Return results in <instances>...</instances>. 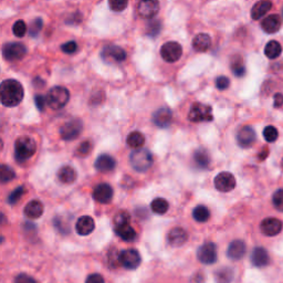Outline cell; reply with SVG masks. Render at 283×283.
<instances>
[{
  "instance_id": "1",
  "label": "cell",
  "mask_w": 283,
  "mask_h": 283,
  "mask_svg": "<svg viewBox=\"0 0 283 283\" xmlns=\"http://www.w3.org/2000/svg\"><path fill=\"white\" fill-rule=\"evenodd\" d=\"M24 91L20 82L14 79H8L2 81L0 86V100L3 107L15 108L23 100Z\"/></svg>"
},
{
  "instance_id": "2",
  "label": "cell",
  "mask_w": 283,
  "mask_h": 283,
  "mask_svg": "<svg viewBox=\"0 0 283 283\" xmlns=\"http://www.w3.org/2000/svg\"><path fill=\"white\" fill-rule=\"evenodd\" d=\"M36 141L29 136H21L15 143V158L20 164L30 159L36 154Z\"/></svg>"
},
{
  "instance_id": "3",
  "label": "cell",
  "mask_w": 283,
  "mask_h": 283,
  "mask_svg": "<svg viewBox=\"0 0 283 283\" xmlns=\"http://www.w3.org/2000/svg\"><path fill=\"white\" fill-rule=\"evenodd\" d=\"M130 164L134 171L138 173H145L153 165V155L146 149H137L130 155Z\"/></svg>"
},
{
  "instance_id": "4",
  "label": "cell",
  "mask_w": 283,
  "mask_h": 283,
  "mask_svg": "<svg viewBox=\"0 0 283 283\" xmlns=\"http://www.w3.org/2000/svg\"><path fill=\"white\" fill-rule=\"evenodd\" d=\"M46 104L52 109H63L69 102L70 92L63 87H54L46 94Z\"/></svg>"
},
{
  "instance_id": "5",
  "label": "cell",
  "mask_w": 283,
  "mask_h": 283,
  "mask_svg": "<svg viewBox=\"0 0 283 283\" xmlns=\"http://www.w3.org/2000/svg\"><path fill=\"white\" fill-rule=\"evenodd\" d=\"M188 120L193 123L200 122H211L214 120L213 108L204 103H194L188 113Z\"/></svg>"
},
{
  "instance_id": "6",
  "label": "cell",
  "mask_w": 283,
  "mask_h": 283,
  "mask_svg": "<svg viewBox=\"0 0 283 283\" xmlns=\"http://www.w3.org/2000/svg\"><path fill=\"white\" fill-rule=\"evenodd\" d=\"M83 131V123L80 119L67 121L60 129V136L63 141H73L81 135Z\"/></svg>"
},
{
  "instance_id": "7",
  "label": "cell",
  "mask_w": 283,
  "mask_h": 283,
  "mask_svg": "<svg viewBox=\"0 0 283 283\" xmlns=\"http://www.w3.org/2000/svg\"><path fill=\"white\" fill-rule=\"evenodd\" d=\"M27 54V48L20 42H10L2 46V56L7 61H19Z\"/></svg>"
},
{
  "instance_id": "8",
  "label": "cell",
  "mask_w": 283,
  "mask_h": 283,
  "mask_svg": "<svg viewBox=\"0 0 283 283\" xmlns=\"http://www.w3.org/2000/svg\"><path fill=\"white\" fill-rule=\"evenodd\" d=\"M119 262L128 270L137 269L142 263V257L136 249H126L119 255Z\"/></svg>"
},
{
  "instance_id": "9",
  "label": "cell",
  "mask_w": 283,
  "mask_h": 283,
  "mask_svg": "<svg viewBox=\"0 0 283 283\" xmlns=\"http://www.w3.org/2000/svg\"><path fill=\"white\" fill-rule=\"evenodd\" d=\"M183 54V48L176 41H170L163 44L160 48V56L166 62H176L178 61Z\"/></svg>"
},
{
  "instance_id": "10",
  "label": "cell",
  "mask_w": 283,
  "mask_h": 283,
  "mask_svg": "<svg viewBox=\"0 0 283 283\" xmlns=\"http://www.w3.org/2000/svg\"><path fill=\"white\" fill-rule=\"evenodd\" d=\"M214 185L215 188L217 189L218 192L221 193H229L231 191H234L236 185V178L235 176L229 172H221L215 177L214 179Z\"/></svg>"
},
{
  "instance_id": "11",
  "label": "cell",
  "mask_w": 283,
  "mask_h": 283,
  "mask_svg": "<svg viewBox=\"0 0 283 283\" xmlns=\"http://www.w3.org/2000/svg\"><path fill=\"white\" fill-rule=\"evenodd\" d=\"M197 258L201 263L214 264L217 261V246L214 242H206L199 247L197 251Z\"/></svg>"
},
{
  "instance_id": "12",
  "label": "cell",
  "mask_w": 283,
  "mask_h": 283,
  "mask_svg": "<svg viewBox=\"0 0 283 283\" xmlns=\"http://www.w3.org/2000/svg\"><path fill=\"white\" fill-rule=\"evenodd\" d=\"M283 223L278 218L269 217L263 219L260 223V230L267 237H274L282 231Z\"/></svg>"
},
{
  "instance_id": "13",
  "label": "cell",
  "mask_w": 283,
  "mask_h": 283,
  "mask_svg": "<svg viewBox=\"0 0 283 283\" xmlns=\"http://www.w3.org/2000/svg\"><path fill=\"white\" fill-rule=\"evenodd\" d=\"M137 10L139 16L143 18L152 19L158 14L159 1L158 0H139Z\"/></svg>"
},
{
  "instance_id": "14",
  "label": "cell",
  "mask_w": 283,
  "mask_h": 283,
  "mask_svg": "<svg viewBox=\"0 0 283 283\" xmlns=\"http://www.w3.org/2000/svg\"><path fill=\"white\" fill-rule=\"evenodd\" d=\"M257 134L251 126H243L237 133V143L242 149H249L256 143Z\"/></svg>"
},
{
  "instance_id": "15",
  "label": "cell",
  "mask_w": 283,
  "mask_h": 283,
  "mask_svg": "<svg viewBox=\"0 0 283 283\" xmlns=\"http://www.w3.org/2000/svg\"><path fill=\"white\" fill-rule=\"evenodd\" d=\"M114 195V191L111 185L109 184H100L96 186L93 191V198L95 201L100 202V204H109L111 202Z\"/></svg>"
},
{
  "instance_id": "16",
  "label": "cell",
  "mask_w": 283,
  "mask_h": 283,
  "mask_svg": "<svg viewBox=\"0 0 283 283\" xmlns=\"http://www.w3.org/2000/svg\"><path fill=\"white\" fill-rule=\"evenodd\" d=\"M102 57L105 61L111 60L114 62H123L126 60V52L124 49L115 44H109L102 51Z\"/></svg>"
},
{
  "instance_id": "17",
  "label": "cell",
  "mask_w": 283,
  "mask_h": 283,
  "mask_svg": "<svg viewBox=\"0 0 283 283\" xmlns=\"http://www.w3.org/2000/svg\"><path fill=\"white\" fill-rule=\"evenodd\" d=\"M173 120V113L171 109L160 108L153 114L152 121L159 129H166L171 125Z\"/></svg>"
},
{
  "instance_id": "18",
  "label": "cell",
  "mask_w": 283,
  "mask_h": 283,
  "mask_svg": "<svg viewBox=\"0 0 283 283\" xmlns=\"http://www.w3.org/2000/svg\"><path fill=\"white\" fill-rule=\"evenodd\" d=\"M247 246L242 240H234L227 249V257L234 261L241 260L246 256Z\"/></svg>"
},
{
  "instance_id": "19",
  "label": "cell",
  "mask_w": 283,
  "mask_h": 283,
  "mask_svg": "<svg viewBox=\"0 0 283 283\" xmlns=\"http://www.w3.org/2000/svg\"><path fill=\"white\" fill-rule=\"evenodd\" d=\"M167 240H168V243H170L172 247L178 248V247L184 246L186 241H187L188 235H187V232H186V230L183 229V228L175 227V228H173V229H171L170 232H168Z\"/></svg>"
},
{
  "instance_id": "20",
  "label": "cell",
  "mask_w": 283,
  "mask_h": 283,
  "mask_svg": "<svg viewBox=\"0 0 283 283\" xmlns=\"http://www.w3.org/2000/svg\"><path fill=\"white\" fill-rule=\"evenodd\" d=\"M251 263L257 268H264L270 263L268 251L262 247H257L252 250L250 256Z\"/></svg>"
},
{
  "instance_id": "21",
  "label": "cell",
  "mask_w": 283,
  "mask_h": 283,
  "mask_svg": "<svg viewBox=\"0 0 283 283\" xmlns=\"http://www.w3.org/2000/svg\"><path fill=\"white\" fill-rule=\"evenodd\" d=\"M94 167L95 170L100 173H109L115 170L116 162L111 155L102 154L96 158Z\"/></svg>"
},
{
  "instance_id": "22",
  "label": "cell",
  "mask_w": 283,
  "mask_h": 283,
  "mask_svg": "<svg viewBox=\"0 0 283 283\" xmlns=\"http://www.w3.org/2000/svg\"><path fill=\"white\" fill-rule=\"evenodd\" d=\"M95 229V221L91 216H82L78 219L75 230L80 236H88Z\"/></svg>"
},
{
  "instance_id": "23",
  "label": "cell",
  "mask_w": 283,
  "mask_h": 283,
  "mask_svg": "<svg viewBox=\"0 0 283 283\" xmlns=\"http://www.w3.org/2000/svg\"><path fill=\"white\" fill-rule=\"evenodd\" d=\"M44 207L38 199H32L28 202L23 209L24 216L29 219H39L44 215Z\"/></svg>"
},
{
  "instance_id": "24",
  "label": "cell",
  "mask_w": 283,
  "mask_h": 283,
  "mask_svg": "<svg viewBox=\"0 0 283 283\" xmlns=\"http://www.w3.org/2000/svg\"><path fill=\"white\" fill-rule=\"evenodd\" d=\"M261 28L267 33H276L281 28V18L278 15H270L261 21Z\"/></svg>"
},
{
  "instance_id": "25",
  "label": "cell",
  "mask_w": 283,
  "mask_h": 283,
  "mask_svg": "<svg viewBox=\"0 0 283 283\" xmlns=\"http://www.w3.org/2000/svg\"><path fill=\"white\" fill-rule=\"evenodd\" d=\"M78 178L77 171L74 170L72 166H69V165H65V166L61 167L58 172V179L61 181L62 184L70 185L73 184Z\"/></svg>"
},
{
  "instance_id": "26",
  "label": "cell",
  "mask_w": 283,
  "mask_h": 283,
  "mask_svg": "<svg viewBox=\"0 0 283 283\" xmlns=\"http://www.w3.org/2000/svg\"><path fill=\"white\" fill-rule=\"evenodd\" d=\"M272 8V2L270 0H260L251 9V18L253 20H259L267 15V12Z\"/></svg>"
},
{
  "instance_id": "27",
  "label": "cell",
  "mask_w": 283,
  "mask_h": 283,
  "mask_svg": "<svg viewBox=\"0 0 283 283\" xmlns=\"http://www.w3.org/2000/svg\"><path fill=\"white\" fill-rule=\"evenodd\" d=\"M194 162H195L197 167L201 168V170H207L211 162L208 151L202 149V147L197 149L195 151V153H194Z\"/></svg>"
},
{
  "instance_id": "28",
  "label": "cell",
  "mask_w": 283,
  "mask_h": 283,
  "mask_svg": "<svg viewBox=\"0 0 283 283\" xmlns=\"http://www.w3.org/2000/svg\"><path fill=\"white\" fill-rule=\"evenodd\" d=\"M211 45V38L207 33H198L193 40V48L198 52H206Z\"/></svg>"
},
{
  "instance_id": "29",
  "label": "cell",
  "mask_w": 283,
  "mask_h": 283,
  "mask_svg": "<svg viewBox=\"0 0 283 283\" xmlns=\"http://www.w3.org/2000/svg\"><path fill=\"white\" fill-rule=\"evenodd\" d=\"M115 232L122 240H124L126 242H132L136 239V231L130 225L115 227Z\"/></svg>"
},
{
  "instance_id": "30",
  "label": "cell",
  "mask_w": 283,
  "mask_h": 283,
  "mask_svg": "<svg viewBox=\"0 0 283 283\" xmlns=\"http://www.w3.org/2000/svg\"><path fill=\"white\" fill-rule=\"evenodd\" d=\"M281 53H282V45L280 44V42L271 40L268 42L267 45H265L264 54L267 56V58L271 59V60L280 57Z\"/></svg>"
},
{
  "instance_id": "31",
  "label": "cell",
  "mask_w": 283,
  "mask_h": 283,
  "mask_svg": "<svg viewBox=\"0 0 283 283\" xmlns=\"http://www.w3.org/2000/svg\"><path fill=\"white\" fill-rule=\"evenodd\" d=\"M126 143L131 149H142L145 144V136L141 132H132L126 138Z\"/></svg>"
},
{
  "instance_id": "32",
  "label": "cell",
  "mask_w": 283,
  "mask_h": 283,
  "mask_svg": "<svg viewBox=\"0 0 283 283\" xmlns=\"http://www.w3.org/2000/svg\"><path fill=\"white\" fill-rule=\"evenodd\" d=\"M234 279V270L231 268H220L215 272V280L217 283H231Z\"/></svg>"
},
{
  "instance_id": "33",
  "label": "cell",
  "mask_w": 283,
  "mask_h": 283,
  "mask_svg": "<svg viewBox=\"0 0 283 283\" xmlns=\"http://www.w3.org/2000/svg\"><path fill=\"white\" fill-rule=\"evenodd\" d=\"M170 208V204L164 198H155V199L151 202V209L156 215H165Z\"/></svg>"
},
{
  "instance_id": "34",
  "label": "cell",
  "mask_w": 283,
  "mask_h": 283,
  "mask_svg": "<svg viewBox=\"0 0 283 283\" xmlns=\"http://www.w3.org/2000/svg\"><path fill=\"white\" fill-rule=\"evenodd\" d=\"M193 218L197 222H206L210 218V211L206 206L199 205L194 208L193 210Z\"/></svg>"
},
{
  "instance_id": "35",
  "label": "cell",
  "mask_w": 283,
  "mask_h": 283,
  "mask_svg": "<svg viewBox=\"0 0 283 283\" xmlns=\"http://www.w3.org/2000/svg\"><path fill=\"white\" fill-rule=\"evenodd\" d=\"M231 71L237 78H242L246 74V66L243 65L242 59L236 56L231 60Z\"/></svg>"
},
{
  "instance_id": "36",
  "label": "cell",
  "mask_w": 283,
  "mask_h": 283,
  "mask_svg": "<svg viewBox=\"0 0 283 283\" xmlns=\"http://www.w3.org/2000/svg\"><path fill=\"white\" fill-rule=\"evenodd\" d=\"M16 178V173L12 170L10 166H8L6 164H2L0 166V180L1 183L6 184L8 181H11L12 179Z\"/></svg>"
},
{
  "instance_id": "37",
  "label": "cell",
  "mask_w": 283,
  "mask_h": 283,
  "mask_svg": "<svg viewBox=\"0 0 283 283\" xmlns=\"http://www.w3.org/2000/svg\"><path fill=\"white\" fill-rule=\"evenodd\" d=\"M24 193H26V189H24L23 186H19V187H17L15 191H12L9 194V196H8L7 198L8 204H9L10 206H15L17 202L21 199V197L24 195Z\"/></svg>"
},
{
  "instance_id": "38",
  "label": "cell",
  "mask_w": 283,
  "mask_h": 283,
  "mask_svg": "<svg viewBox=\"0 0 283 283\" xmlns=\"http://www.w3.org/2000/svg\"><path fill=\"white\" fill-rule=\"evenodd\" d=\"M263 137L268 143L276 142L279 137L278 130L272 125H269L263 130Z\"/></svg>"
},
{
  "instance_id": "39",
  "label": "cell",
  "mask_w": 283,
  "mask_h": 283,
  "mask_svg": "<svg viewBox=\"0 0 283 283\" xmlns=\"http://www.w3.org/2000/svg\"><path fill=\"white\" fill-rule=\"evenodd\" d=\"M91 151L92 143L90 141H84L79 145L77 151H75V155L79 156V157H86V156L91 153Z\"/></svg>"
},
{
  "instance_id": "40",
  "label": "cell",
  "mask_w": 283,
  "mask_h": 283,
  "mask_svg": "<svg viewBox=\"0 0 283 283\" xmlns=\"http://www.w3.org/2000/svg\"><path fill=\"white\" fill-rule=\"evenodd\" d=\"M42 27H44V21H42L41 18H37L35 20H32L28 29L29 35H30V37H37L38 33L41 31Z\"/></svg>"
},
{
  "instance_id": "41",
  "label": "cell",
  "mask_w": 283,
  "mask_h": 283,
  "mask_svg": "<svg viewBox=\"0 0 283 283\" xmlns=\"http://www.w3.org/2000/svg\"><path fill=\"white\" fill-rule=\"evenodd\" d=\"M131 220V216L128 211H121L114 218V223H115V227H121L129 225Z\"/></svg>"
},
{
  "instance_id": "42",
  "label": "cell",
  "mask_w": 283,
  "mask_h": 283,
  "mask_svg": "<svg viewBox=\"0 0 283 283\" xmlns=\"http://www.w3.org/2000/svg\"><path fill=\"white\" fill-rule=\"evenodd\" d=\"M27 24L24 23L23 20H18L16 21L14 27H12V31H14L15 36L16 37H19V38H22L24 35L27 33Z\"/></svg>"
},
{
  "instance_id": "43",
  "label": "cell",
  "mask_w": 283,
  "mask_h": 283,
  "mask_svg": "<svg viewBox=\"0 0 283 283\" xmlns=\"http://www.w3.org/2000/svg\"><path fill=\"white\" fill-rule=\"evenodd\" d=\"M129 5V0H109V6L113 11L121 12Z\"/></svg>"
},
{
  "instance_id": "44",
  "label": "cell",
  "mask_w": 283,
  "mask_h": 283,
  "mask_svg": "<svg viewBox=\"0 0 283 283\" xmlns=\"http://www.w3.org/2000/svg\"><path fill=\"white\" fill-rule=\"evenodd\" d=\"M272 204L276 209L283 213V188L278 189L272 196Z\"/></svg>"
},
{
  "instance_id": "45",
  "label": "cell",
  "mask_w": 283,
  "mask_h": 283,
  "mask_svg": "<svg viewBox=\"0 0 283 283\" xmlns=\"http://www.w3.org/2000/svg\"><path fill=\"white\" fill-rule=\"evenodd\" d=\"M160 32L159 20H152L147 26V33L150 37H156Z\"/></svg>"
},
{
  "instance_id": "46",
  "label": "cell",
  "mask_w": 283,
  "mask_h": 283,
  "mask_svg": "<svg viewBox=\"0 0 283 283\" xmlns=\"http://www.w3.org/2000/svg\"><path fill=\"white\" fill-rule=\"evenodd\" d=\"M61 50L66 54H72L74 52H77V50H78L77 42H75V41L65 42V44L61 45Z\"/></svg>"
},
{
  "instance_id": "47",
  "label": "cell",
  "mask_w": 283,
  "mask_h": 283,
  "mask_svg": "<svg viewBox=\"0 0 283 283\" xmlns=\"http://www.w3.org/2000/svg\"><path fill=\"white\" fill-rule=\"evenodd\" d=\"M230 86V80L228 79L227 77H218L216 80V87L218 90L223 91V90H227L228 87Z\"/></svg>"
},
{
  "instance_id": "48",
  "label": "cell",
  "mask_w": 283,
  "mask_h": 283,
  "mask_svg": "<svg viewBox=\"0 0 283 283\" xmlns=\"http://www.w3.org/2000/svg\"><path fill=\"white\" fill-rule=\"evenodd\" d=\"M15 283H38L36 279L29 276L27 273H20L15 279Z\"/></svg>"
},
{
  "instance_id": "49",
  "label": "cell",
  "mask_w": 283,
  "mask_h": 283,
  "mask_svg": "<svg viewBox=\"0 0 283 283\" xmlns=\"http://www.w3.org/2000/svg\"><path fill=\"white\" fill-rule=\"evenodd\" d=\"M35 104H36L37 109H39L40 112L44 111L45 105H48V104H46V98H44V95H40V94L36 95L35 96Z\"/></svg>"
},
{
  "instance_id": "50",
  "label": "cell",
  "mask_w": 283,
  "mask_h": 283,
  "mask_svg": "<svg viewBox=\"0 0 283 283\" xmlns=\"http://www.w3.org/2000/svg\"><path fill=\"white\" fill-rule=\"evenodd\" d=\"M86 283H105L104 278L99 273H92L87 278Z\"/></svg>"
},
{
  "instance_id": "51",
  "label": "cell",
  "mask_w": 283,
  "mask_h": 283,
  "mask_svg": "<svg viewBox=\"0 0 283 283\" xmlns=\"http://www.w3.org/2000/svg\"><path fill=\"white\" fill-rule=\"evenodd\" d=\"M274 108H281L283 105V94L281 93H277L276 95H274Z\"/></svg>"
},
{
  "instance_id": "52",
  "label": "cell",
  "mask_w": 283,
  "mask_h": 283,
  "mask_svg": "<svg viewBox=\"0 0 283 283\" xmlns=\"http://www.w3.org/2000/svg\"><path fill=\"white\" fill-rule=\"evenodd\" d=\"M33 84H35V86H37V87H39V84L41 87H44V86H45V82L44 81V80H41V79H35V81H33Z\"/></svg>"
},
{
  "instance_id": "53",
  "label": "cell",
  "mask_w": 283,
  "mask_h": 283,
  "mask_svg": "<svg viewBox=\"0 0 283 283\" xmlns=\"http://www.w3.org/2000/svg\"><path fill=\"white\" fill-rule=\"evenodd\" d=\"M281 168H282V171H283V158L281 160Z\"/></svg>"
}]
</instances>
